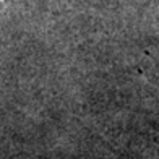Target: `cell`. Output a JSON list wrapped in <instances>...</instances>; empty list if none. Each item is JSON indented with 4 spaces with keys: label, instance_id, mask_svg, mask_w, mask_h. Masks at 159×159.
Instances as JSON below:
<instances>
[{
    "label": "cell",
    "instance_id": "6da1fadb",
    "mask_svg": "<svg viewBox=\"0 0 159 159\" xmlns=\"http://www.w3.org/2000/svg\"><path fill=\"white\" fill-rule=\"evenodd\" d=\"M13 2H15V0H0V21H2V18L7 15V11L10 10Z\"/></svg>",
    "mask_w": 159,
    "mask_h": 159
}]
</instances>
